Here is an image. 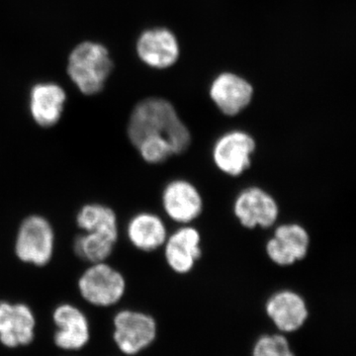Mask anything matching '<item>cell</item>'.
Returning <instances> with one entry per match:
<instances>
[{"instance_id":"1","label":"cell","mask_w":356,"mask_h":356,"mask_svg":"<svg viewBox=\"0 0 356 356\" xmlns=\"http://www.w3.org/2000/svg\"><path fill=\"white\" fill-rule=\"evenodd\" d=\"M128 136L136 147L144 143H156L168 145L175 154L184 153L191 143V132L172 103L156 97L143 100L133 110Z\"/></svg>"},{"instance_id":"2","label":"cell","mask_w":356,"mask_h":356,"mask_svg":"<svg viewBox=\"0 0 356 356\" xmlns=\"http://www.w3.org/2000/svg\"><path fill=\"white\" fill-rule=\"evenodd\" d=\"M112 69L113 62L103 44L83 42L70 54L67 74L83 95H93L104 88Z\"/></svg>"},{"instance_id":"3","label":"cell","mask_w":356,"mask_h":356,"mask_svg":"<svg viewBox=\"0 0 356 356\" xmlns=\"http://www.w3.org/2000/svg\"><path fill=\"white\" fill-rule=\"evenodd\" d=\"M79 291L84 302L98 308L117 305L126 291L125 278L104 262H97L84 271L79 280Z\"/></svg>"},{"instance_id":"4","label":"cell","mask_w":356,"mask_h":356,"mask_svg":"<svg viewBox=\"0 0 356 356\" xmlns=\"http://www.w3.org/2000/svg\"><path fill=\"white\" fill-rule=\"evenodd\" d=\"M113 341L123 355L134 356L149 348L158 334L156 321L140 311L121 309L114 314Z\"/></svg>"},{"instance_id":"5","label":"cell","mask_w":356,"mask_h":356,"mask_svg":"<svg viewBox=\"0 0 356 356\" xmlns=\"http://www.w3.org/2000/svg\"><path fill=\"white\" fill-rule=\"evenodd\" d=\"M55 234L50 222L41 216L26 218L16 238L15 252L20 261L43 266L51 261Z\"/></svg>"},{"instance_id":"6","label":"cell","mask_w":356,"mask_h":356,"mask_svg":"<svg viewBox=\"0 0 356 356\" xmlns=\"http://www.w3.org/2000/svg\"><path fill=\"white\" fill-rule=\"evenodd\" d=\"M36 317L24 302L0 300V343L8 348L28 346L35 337Z\"/></svg>"},{"instance_id":"7","label":"cell","mask_w":356,"mask_h":356,"mask_svg":"<svg viewBox=\"0 0 356 356\" xmlns=\"http://www.w3.org/2000/svg\"><path fill=\"white\" fill-rule=\"evenodd\" d=\"M55 325L54 343L60 350H79L89 339L88 316L79 307L70 302L58 304L51 312Z\"/></svg>"},{"instance_id":"8","label":"cell","mask_w":356,"mask_h":356,"mask_svg":"<svg viewBox=\"0 0 356 356\" xmlns=\"http://www.w3.org/2000/svg\"><path fill=\"white\" fill-rule=\"evenodd\" d=\"M255 149L254 138L243 131L222 135L213 149V159L220 170L233 177L242 175L250 166V156Z\"/></svg>"},{"instance_id":"9","label":"cell","mask_w":356,"mask_h":356,"mask_svg":"<svg viewBox=\"0 0 356 356\" xmlns=\"http://www.w3.org/2000/svg\"><path fill=\"white\" fill-rule=\"evenodd\" d=\"M137 53L142 62L149 67L168 69L179 58V44L170 30L153 28L140 34L137 42Z\"/></svg>"},{"instance_id":"10","label":"cell","mask_w":356,"mask_h":356,"mask_svg":"<svg viewBox=\"0 0 356 356\" xmlns=\"http://www.w3.org/2000/svg\"><path fill=\"white\" fill-rule=\"evenodd\" d=\"M234 211L241 224L248 229L259 226L269 228L278 217V206L268 193L257 187H250L238 194Z\"/></svg>"},{"instance_id":"11","label":"cell","mask_w":356,"mask_h":356,"mask_svg":"<svg viewBox=\"0 0 356 356\" xmlns=\"http://www.w3.org/2000/svg\"><path fill=\"white\" fill-rule=\"evenodd\" d=\"M210 96L222 113L235 116L252 102L254 88L243 77L222 72L211 83Z\"/></svg>"},{"instance_id":"12","label":"cell","mask_w":356,"mask_h":356,"mask_svg":"<svg viewBox=\"0 0 356 356\" xmlns=\"http://www.w3.org/2000/svg\"><path fill=\"white\" fill-rule=\"evenodd\" d=\"M310 238L300 225H282L276 229L273 238L266 245L269 259L278 266H291L301 261L308 252Z\"/></svg>"},{"instance_id":"13","label":"cell","mask_w":356,"mask_h":356,"mask_svg":"<svg viewBox=\"0 0 356 356\" xmlns=\"http://www.w3.org/2000/svg\"><path fill=\"white\" fill-rule=\"evenodd\" d=\"M166 214L178 222H189L201 214L203 203L197 189L185 180L166 185L163 194Z\"/></svg>"},{"instance_id":"14","label":"cell","mask_w":356,"mask_h":356,"mask_svg":"<svg viewBox=\"0 0 356 356\" xmlns=\"http://www.w3.org/2000/svg\"><path fill=\"white\" fill-rule=\"evenodd\" d=\"M64 89L56 83H39L30 93V112L41 127H53L60 121L65 103Z\"/></svg>"},{"instance_id":"15","label":"cell","mask_w":356,"mask_h":356,"mask_svg":"<svg viewBox=\"0 0 356 356\" xmlns=\"http://www.w3.org/2000/svg\"><path fill=\"white\" fill-rule=\"evenodd\" d=\"M266 313L281 332L297 331L308 318L305 301L297 293L281 291L266 303Z\"/></svg>"},{"instance_id":"16","label":"cell","mask_w":356,"mask_h":356,"mask_svg":"<svg viewBox=\"0 0 356 356\" xmlns=\"http://www.w3.org/2000/svg\"><path fill=\"white\" fill-rule=\"evenodd\" d=\"M201 254L200 235L191 227L178 229L166 242V261L175 273H189Z\"/></svg>"},{"instance_id":"17","label":"cell","mask_w":356,"mask_h":356,"mask_svg":"<svg viewBox=\"0 0 356 356\" xmlns=\"http://www.w3.org/2000/svg\"><path fill=\"white\" fill-rule=\"evenodd\" d=\"M128 238L130 242L144 252H152L166 241V229L161 218L149 213H140L129 222Z\"/></svg>"},{"instance_id":"18","label":"cell","mask_w":356,"mask_h":356,"mask_svg":"<svg viewBox=\"0 0 356 356\" xmlns=\"http://www.w3.org/2000/svg\"><path fill=\"white\" fill-rule=\"evenodd\" d=\"M77 226L86 232H95L117 241L118 225L116 214L111 208L102 204L83 206L76 216Z\"/></svg>"},{"instance_id":"19","label":"cell","mask_w":356,"mask_h":356,"mask_svg":"<svg viewBox=\"0 0 356 356\" xmlns=\"http://www.w3.org/2000/svg\"><path fill=\"white\" fill-rule=\"evenodd\" d=\"M116 241L102 234L86 232L74 241V252L83 261L92 264L104 261L113 252Z\"/></svg>"},{"instance_id":"20","label":"cell","mask_w":356,"mask_h":356,"mask_svg":"<svg viewBox=\"0 0 356 356\" xmlns=\"http://www.w3.org/2000/svg\"><path fill=\"white\" fill-rule=\"evenodd\" d=\"M254 356H295L289 343L280 334L264 336L255 343Z\"/></svg>"}]
</instances>
